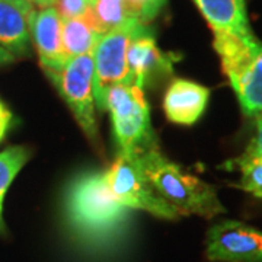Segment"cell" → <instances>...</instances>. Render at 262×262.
<instances>
[{
	"label": "cell",
	"mask_w": 262,
	"mask_h": 262,
	"mask_svg": "<svg viewBox=\"0 0 262 262\" xmlns=\"http://www.w3.org/2000/svg\"><path fill=\"white\" fill-rule=\"evenodd\" d=\"M242 178L237 187L252 195L262 198V160H251L239 166Z\"/></svg>",
	"instance_id": "ac0fdd59"
},
{
	"label": "cell",
	"mask_w": 262,
	"mask_h": 262,
	"mask_svg": "<svg viewBox=\"0 0 262 262\" xmlns=\"http://www.w3.org/2000/svg\"><path fill=\"white\" fill-rule=\"evenodd\" d=\"M92 0H54L53 8L57 10L61 20L80 18L88 12Z\"/></svg>",
	"instance_id": "ffe728a7"
},
{
	"label": "cell",
	"mask_w": 262,
	"mask_h": 262,
	"mask_svg": "<svg viewBox=\"0 0 262 262\" xmlns=\"http://www.w3.org/2000/svg\"><path fill=\"white\" fill-rule=\"evenodd\" d=\"M86 13L94 22L99 35L121 28L131 20H137L128 15L124 0H92Z\"/></svg>",
	"instance_id": "9a60e30c"
},
{
	"label": "cell",
	"mask_w": 262,
	"mask_h": 262,
	"mask_svg": "<svg viewBox=\"0 0 262 262\" xmlns=\"http://www.w3.org/2000/svg\"><path fill=\"white\" fill-rule=\"evenodd\" d=\"M99 37L101 35L95 28L91 18L88 16V13H84L80 18L63 20L61 46L64 63L70 58L94 51L95 44Z\"/></svg>",
	"instance_id": "5bb4252c"
},
{
	"label": "cell",
	"mask_w": 262,
	"mask_h": 262,
	"mask_svg": "<svg viewBox=\"0 0 262 262\" xmlns=\"http://www.w3.org/2000/svg\"><path fill=\"white\" fill-rule=\"evenodd\" d=\"M141 24L131 20L121 28L99 37L94 51V98L96 108L105 111L108 91L120 83H130L127 67V48L134 28Z\"/></svg>",
	"instance_id": "52a82bcc"
},
{
	"label": "cell",
	"mask_w": 262,
	"mask_h": 262,
	"mask_svg": "<svg viewBox=\"0 0 262 262\" xmlns=\"http://www.w3.org/2000/svg\"><path fill=\"white\" fill-rule=\"evenodd\" d=\"M207 258L214 262H262V232L234 220L220 222L207 233Z\"/></svg>",
	"instance_id": "ba28073f"
},
{
	"label": "cell",
	"mask_w": 262,
	"mask_h": 262,
	"mask_svg": "<svg viewBox=\"0 0 262 262\" xmlns=\"http://www.w3.org/2000/svg\"><path fill=\"white\" fill-rule=\"evenodd\" d=\"M64 208L70 227L89 242H106L118 234L130 213L111 195L101 170L82 173L72 182Z\"/></svg>",
	"instance_id": "6da1fadb"
},
{
	"label": "cell",
	"mask_w": 262,
	"mask_h": 262,
	"mask_svg": "<svg viewBox=\"0 0 262 262\" xmlns=\"http://www.w3.org/2000/svg\"><path fill=\"white\" fill-rule=\"evenodd\" d=\"M256 120V125H255V134L249 141V144L246 146L245 151L234 158L225 162L223 165H220L219 168L226 169V170H234L237 169L241 165H244L246 162H251V160H262V115L255 118Z\"/></svg>",
	"instance_id": "e0dca14e"
},
{
	"label": "cell",
	"mask_w": 262,
	"mask_h": 262,
	"mask_svg": "<svg viewBox=\"0 0 262 262\" xmlns=\"http://www.w3.org/2000/svg\"><path fill=\"white\" fill-rule=\"evenodd\" d=\"M137 159L150 187L181 217L195 214L213 219L226 211L214 188L182 170L177 163L165 158L158 147L137 155Z\"/></svg>",
	"instance_id": "7a4b0ae2"
},
{
	"label": "cell",
	"mask_w": 262,
	"mask_h": 262,
	"mask_svg": "<svg viewBox=\"0 0 262 262\" xmlns=\"http://www.w3.org/2000/svg\"><path fill=\"white\" fill-rule=\"evenodd\" d=\"M166 2H168V0H156V3L159 5L160 8H163V6L166 5Z\"/></svg>",
	"instance_id": "cb8c5ba5"
},
{
	"label": "cell",
	"mask_w": 262,
	"mask_h": 262,
	"mask_svg": "<svg viewBox=\"0 0 262 262\" xmlns=\"http://www.w3.org/2000/svg\"><path fill=\"white\" fill-rule=\"evenodd\" d=\"M10 122H12V113L9 110H3L0 111V141L5 139L6 133L9 130Z\"/></svg>",
	"instance_id": "44dd1931"
},
{
	"label": "cell",
	"mask_w": 262,
	"mask_h": 262,
	"mask_svg": "<svg viewBox=\"0 0 262 262\" xmlns=\"http://www.w3.org/2000/svg\"><path fill=\"white\" fill-rule=\"evenodd\" d=\"M124 5L130 16L146 25L156 18L162 10L156 0H124Z\"/></svg>",
	"instance_id": "d6986e66"
},
{
	"label": "cell",
	"mask_w": 262,
	"mask_h": 262,
	"mask_svg": "<svg viewBox=\"0 0 262 262\" xmlns=\"http://www.w3.org/2000/svg\"><path fill=\"white\" fill-rule=\"evenodd\" d=\"M28 159L29 151L24 146H12L0 153V195H6V191Z\"/></svg>",
	"instance_id": "2e32d148"
},
{
	"label": "cell",
	"mask_w": 262,
	"mask_h": 262,
	"mask_svg": "<svg viewBox=\"0 0 262 262\" xmlns=\"http://www.w3.org/2000/svg\"><path fill=\"white\" fill-rule=\"evenodd\" d=\"M213 32L251 34L245 0H192Z\"/></svg>",
	"instance_id": "4fadbf2b"
},
{
	"label": "cell",
	"mask_w": 262,
	"mask_h": 262,
	"mask_svg": "<svg viewBox=\"0 0 262 262\" xmlns=\"http://www.w3.org/2000/svg\"><path fill=\"white\" fill-rule=\"evenodd\" d=\"M105 111H110L113 118L118 153L140 155L156 147V134L150 124L144 89L133 83L115 84L106 94Z\"/></svg>",
	"instance_id": "277c9868"
},
{
	"label": "cell",
	"mask_w": 262,
	"mask_h": 262,
	"mask_svg": "<svg viewBox=\"0 0 262 262\" xmlns=\"http://www.w3.org/2000/svg\"><path fill=\"white\" fill-rule=\"evenodd\" d=\"M3 201H5V196L0 195V234H3L6 232L5 222H3Z\"/></svg>",
	"instance_id": "603a6c76"
},
{
	"label": "cell",
	"mask_w": 262,
	"mask_h": 262,
	"mask_svg": "<svg viewBox=\"0 0 262 262\" xmlns=\"http://www.w3.org/2000/svg\"><path fill=\"white\" fill-rule=\"evenodd\" d=\"M210 89L185 79H177L169 84L163 98V110L169 121L181 125L195 124L206 110Z\"/></svg>",
	"instance_id": "8fae6325"
},
{
	"label": "cell",
	"mask_w": 262,
	"mask_h": 262,
	"mask_svg": "<svg viewBox=\"0 0 262 262\" xmlns=\"http://www.w3.org/2000/svg\"><path fill=\"white\" fill-rule=\"evenodd\" d=\"M15 60H16V57L13 56V54H10L8 50L0 47V67H2V66L10 64V63H13Z\"/></svg>",
	"instance_id": "7402d4cb"
},
{
	"label": "cell",
	"mask_w": 262,
	"mask_h": 262,
	"mask_svg": "<svg viewBox=\"0 0 262 262\" xmlns=\"http://www.w3.org/2000/svg\"><path fill=\"white\" fill-rule=\"evenodd\" d=\"M63 20L57 10L50 6L34 12L29 18V32L37 47L41 67L48 72H57L66 64L61 46Z\"/></svg>",
	"instance_id": "30bf717a"
},
{
	"label": "cell",
	"mask_w": 262,
	"mask_h": 262,
	"mask_svg": "<svg viewBox=\"0 0 262 262\" xmlns=\"http://www.w3.org/2000/svg\"><path fill=\"white\" fill-rule=\"evenodd\" d=\"M177 56H168L158 47L155 31L146 24H139L131 34L127 48V67L130 83L144 86L159 75H170Z\"/></svg>",
	"instance_id": "9c48e42d"
},
{
	"label": "cell",
	"mask_w": 262,
	"mask_h": 262,
	"mask_svg": "<svg viewBox=\"0 0 262 262\" xmlns=\"http://www.w3.org/2000/svg\"><path fill=\"white\" fill-rule=\"evenodd\" d=\"M61 98L75 115L77 124L91 140L98 141V124L95 117L94 54L86 53L66 61L57 72H48Z\"/></svg>",
	"instance_id": "8992f818"
},
{
	"label": "cell",
	"mask_w": 262,
	"mask_h": 262,
	"mask_svg": "<svg viewBox=\"0 0 262 262\" xmlns=\"http://www.w3.org/2000/svg\"><path fill=\"white\" fill-rule=\"evenodd\" d=\"M213 48L246 117L262 115V42L251 34L213 32Z\"/></svg>",
	"instance_id": "3957f363"
},
{
	"label": "cell",
	"mask_w": 262,
	"mask_h": 262,
	"mask_svg": "<svg viewBox=\"0 0 262 262\" xmlns=\"http://www.w3.org/2000/svg\"><path fill=\"white\" fill-rule=\"evenodd\" d=\"M3 110H6V106H5V103L0 101V111H3Z\"/></svg>",
	"instance_id": "d4e9b609"
},
{
	"label": "cell",
	"mask_w": 262,
	"mask_h": 262,
	"mask_svg": "<svg viewBox=\"0 0 262 262\" xmlns=\"http://www.w3.org/2000/svg\"><path fill=\"white\" fill-rule=\"evenodd\" d=\"M105 182L111 195L128 210H143L166 220L181 217L150 187L141 172L137 155L118 153L111 168L105 172Z\"/></svg>",
	"instance_id": "5b68a950"
},
{
	"label": "cell",
	"mask_w": 262,
	"mask_h": 262,
	"mask_svg": "<svg viewBox=\"0 0 262 262\" xmlns=\"http://www.w3.org/2000/svg\"><path fill=\"white\" fill-rule=\"evenodd\" d=\"M34 6L28 0H0V47L15 57L29 53V18Z\"/></svg>",
	"instance_id": "7c38bea8"
}]
</instances>
